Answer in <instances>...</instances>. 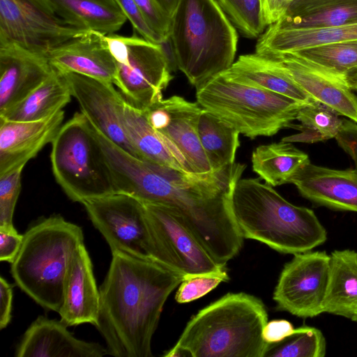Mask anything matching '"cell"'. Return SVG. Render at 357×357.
<instances>
[{
  "label": "cell",
  "mask_w": 357,
  "mask_h": 357,
  "mask_svg": "<svg viewBox=\"0 0 357 357\" xmlns=\"http://www.w3.org/2000/svg\"><path fill=\"white\" fill-rule=\"evenodd\" d=\"M245 167L234 163L218 172L185 173L125 151L118 152L110 164L116 192L174 209L211 255L224 266L238 254L243 243L232 213L231 196Z\"/></svg>",
  "instance_id": "cell-1"
},
{
  "label": "cell",
  "mask_w": 357,
  "mask_h": 357,
  "mask_svg": "<svg viewBox=\"0 0 357 357\" xmlns=\"http://www.w3.org/2000/svg\"><path fill=\"white\" fill-rule=\"evenodd\" d=\"M100 287L96 328L108 354L151 357V340L164 305L183 278L155 261L122 252L112 253Z\"/></svg>",
  "instance_id": "cell-2"
},
{
  "label": "cell",
  "mask_w": 357,
  "mask_h": 357,
  "mask_svg": "<svg viewBox=\"0 0 357 357\" xmlns=\"http://www.w3.org/2000/svg\"><path fill=\"white\" fill-rule=\"evenodd\" d=\"M268 314L250 294L228 293L200 310L188 322L166 357H264L263 329Z\"/></svg>",
  "instance_id": "cell-3"
},
{
  "label": "cell",
  "mask_w": 357,
  "mask_h": 357,
  "mask_svg": "<svg viewBox=\"0 0 357 357\" xmlns=\"http://www.w3.org/2000/svg\"><path fill=\"white\" fill-rule=\"evenodd\" d=\"M234 220L244 238L284 254L312 250L327 239L314 211L295 206L259 178H240L231 196Z\"/></svg>",
  "instance_id": "cell-4"
},
{
  "label": "cell",
  "mask_w": 357,
  "mask_h": 357,
  "mask_svg": "<svg viewBox=\"0 0 357 357\" xmlns=\"http://www.w3.org/2000/svg\"><path fill=\"white\" fill-rule=\"evenodd\" d=\"M235 26L217 0H178L172 17L169 41L174 63L198 86L234 63Z\"/></svg>",
  "instance_id": "cell-5"
},
{
  "label": "cell",
  "mask_w": 357,
  "mask_h": 357,
  "mask_svg": "<svg viewBox=\"0 0 357 357\" xmlns=\"http://www.w3.org/2000/svg\"><path fill=\"white\" fill-rule=\"evenodd\" d=\"M84 243L80 227L60 215L45 218L24 234L10 273L17 285L44 308L59 313L70 258Z\"/></svg>",
  "instance_id": "cell-6"
},
{
  "label": "cell",
  "mask_w": 357,
  "mask_h": 357,
  "mask_svg": "<svg viewBox=\"0 0 357 357\" xmlns=\"http://www.w3.org/2000/svg\"><path fill=\"white\" fill-rule=\"evenodd\" d=\"M197 102L240 134L270 137L291 127L305 104L220 73L196 87Z\"/></svg>",
  "instance_id": "cell-7"
},
{
  "label": "cell",
  "mask_w": 357,
  "mask_h": 357,
  "mask_svg": "<svg viewBox=\"0 0 357 357\" xmlns=\"http://www.w3.org/2000/svg\"><path fill=\"white\" fill-rule=\"evenodd\" d=\"M52 172L73 202H84L116 192L102 150L91 124L76 112L63 124L52 142Z\"/></svg>",
  "instance_id": "cell-8"
},
{
  "label": "cell",
  "mask_w": 357,
  "mask_h": 357,
  "mask_svg": "<svg viewBox=\"0 0 357 357\" xmlns=\"http://www.w3.org/2000/svg\"><path fill=\"white\" fill-rule=\"evenodd\" d=\"M143 204L146 253L150 259L183 280L197 275H218L229 280L225 266L211 255L174 209L162 204Z\"/></svg>",
  "instance_id": "cell-9"
},
{
  "label": "cell",
  "mask_w": 357,
  "mask_h": 357,
  "mask_svg": "<svg viewBox=\"0 0 357 357\" xmlns=\"http://www.w3.org/2000/svg\"><path fill=\"white\" fill-rule=\"evenodd\" d=\"M116 64L114 84L132 106L146 110L162 99L173 79L172 67L162 44L142 36H105Z\"/></svg>",
  "instance_id": "cell-10"
},
{
  "label": "cell",
  "mask_w": 357,
  "mask_h": 357,
  "mask_svg": "<svg viewBox=\"0 0 357 357\" xmlns=\"http://www.w3.org/2000/svg\"><path fill=\"white\" fill-rule=\"evenodd\" d=\"M86 31L61 19L50 0H0V43H13L47 56Z\"/></svg>",
  "instance_id": "cell-11"
},
{
  "label": "cell",
  "mask_w": 357,
  "mask_h": 357,
  "mask_svg": "<svg viewBox=\"0 0 357 357\" xmlns=\"http://www.w3.org/2000/svg\"><path fill=\"white\" fill-rule=\"evenodd\" d=\"M294 255L281 271L273 298L279 310L301 318L317 317L323 313L330 255L312 250Z\"/></svg>",
  "instance_id": "cell-12"
},
{
  "label": "cell",
  "mask_w": 357,
  "mask_h": 357,
  "mask_svg": "<svg viewBox=\"0 0 357 357\" xmlns=\"http://www.w3.org/2000/svg\"><path fill=\"white\" fill-rule=\"evenodd\" d=\"M93 226L101 233L111 252L149 258L144 204L137 199L114 192L82 203Z\"/></svg>",
  "instance_id": "cell-13"
},
{
  "label": "cell",
  "mask_w": 357,
  "mask_h": 357,
  "mask_svg": "<svg viewBox=\"0 0 357 357\" xmlns=\"http://www.w3.org/2000/svg\"><path fill=\"white\" fill-rule=\"evenodd\" d=\"M202 109L197 102L173 96L145 110L152 127L176 146L189 170L196 174L213 172L198 134Z\"/></svg>",
  "instance_id": "cell-14"
},
{
  "label": "cell",
  "mask_w": 357,
  "mask_h": 357,
  "mask_svg": "<svg viewBox=\"0 0 357 357\" xmlns=\"http://www.w3.org/2000/svg\"><path fill=\"white\" fill-rule=\"evenodd\" d=\"M61 73L89 121L109 139L137 157L123 123L126 100L114 84L77 73Z\"/></svg>",
  "instance_id": "cell-15"
},
{
  "label": "cell",
  "mask_w": 357,
  "mask_h": 357,
  "mask_svg": "<svg viewBox=\"0 0 357 357\" xmlns=\"http://www.w3.org/2000/svg\"><path fill=\"white\" fill-rule=\"evenodd\" d=\"M64 116L62 109L37 121L0 119V177L24 168L46 144L52 143Z\"/></svg>",
  "instance_id": "cell-16"
},
{
  "label": "cell",
  "mask_w": 357,
  "mask_h": 357,
  "mask_svg": "<svg viewBox=\"0 0 357 357\" xmlns=\"http://www.w3.org/2000/svg\"><path fill=\"white\" fill-rule=\"evenodd\" d=\"M54 70L46 56L0 43V114L26 98Z\"/></svg>",
  "instance_id": "cell-17"
},
{
  "label": "cell",
  "mask_w": 357,
  "mask_h": 357,
  "mask_svg": "<svg viewBox=\"0 0 357 357\" xmlns=\"http://www.w3.org/2000/svg\"><path fill=\"white\" fill-rule=\"evenodd\" d=\"M266 57L278 62L313 100L357 123V96L349 79L322 70L289 53Z\"/></svg>",
  "instance_id": "cell-18"
},
{
  "label": "cell",
  "mask_w": 357,
  "mask_h": 357,
  "mask_svg": "<svg viewBox=\"0 0 357 357\" xmlns=\"http://www.w3.org/2000/svg\"><path fill=\"white\" fill-rule=\"evenodd\" d=\"M100 290L96 285L93 265L84 243L73 254L63 282V303L59 314L68 326L98 324Z\"/></svg>",
  "instance_id": "cell-19"
},
{
  "label": "cell",
  "mask_w": 357,
  "mask_h": 357,
  "mask_svg": "<svg viewBox=\"0 0 357 357\" xmlns=\"http://www.w3.org/2000/svg\"><path fill=\"white\" fill-rule=\"evenodd\" d=\"M106 35L87 31L52 50L47 56L51 66L60 73H74L114 84L116 61Z\"/></svg>",
  "instance_id": "cell-20"
},
{
  "label": "cell",
  "mask_w": 357,
  "mask_h": 357,
  "mask_svg": "<svg viewBox=\"0 0 357 357\" xmlns=\"http://www.w3.org/2000/svg\"><path fill=\"white\" fill-rule=\"evenodd\" d=\"M61 320L39 316L19 342L16 357H101L107 349L98 343L76 338Z\"/></svg>",
  "instance_id": "cell-21"
},
{
  "label": "cell",
  "mask_w": 357,
  "mask_h": 357,
  "mask_svg": "<svg viewBox=\"0 0 357 357\" xmlns=\"http://www.w3.org/2000/svg\"><path fill=\"white\" fill-rule=\"evenodd\" d=\"M305 199L318 205L357 212V169H335L311 162L291 179Z\"/></svg>",
  "instance_id": "cell-22"
},
{
  "label": "cell",
  "mask_w": 357,
  "mask_h": 357,
  "mask_svg": "<svg viewBox=\"0 0 357 357\" xmlns=\"http://www.w3.org/2000/svg\"><path fill=\"white\" fill-rule=\"evenodd\" d=\"M123 123L137 158L182 172L192 173L176 146L152 127L145 110L126 101Z\"/></svg>",
  "instance_id": "cell-23"
},
{
  "label": "cell",
  "mask_w": 357,
  "mask_h": 357,
  "mask_svg": "<svg viewBox=\"0 0 357 357\" xmlns=\"http://www.w3.org/2000/svg\"><path fill=\"white\" fill-rule=\"evenodd\" d=\"M223 73L234 80L284 96L302 104L313 100L278 62L256 52L239 56Z\"/></svg>",
  "instance_id": "cell-24"
},
{
  "label": "cell",
  "mask_w": 357,
  "mask_h": 357,
  "mask_svg": "<svg viewBox=\"0 0 357 357\" xmlns=\"http://www.w3.org/2000/svg\"><path fill=\"white\" fill-rule=\"evenodd\" d=\"M357 24V0H293L284 15L271 24L280 29Z\"/></svg>",
  "instance_id": "cell-25"
},
{
  "label": "cell",
  "mask_w": 357,
  "mask_h": 357,
  "mask_svg": "<svg viewBox=\"0 0 357 357\" xmlns=\"http://www.w3.org/2000/svg\"><path fill=\"white\" fill-rule=\"evenodd\" d=\"M257 43L262 56L291 53L305 48L357 40V24L314 29H280L269 25Z\"/></svg>",
  "instance_id": "cell-26"
},
{
  "label": "cell",
  "mask_w": 357,
  "mask_h": 357,
  "mask_svg": "<svg viewBox=\"0 0 357 357\" xmlns=\"http://www.w3.org/2000/svg\"><path fill=\"white\" fill-rule=\"evenodd\" d=\"M330 257L323 312L351 319L357 312V252L335 250Z\"/></svg>",
  "instance_id": "cell-27"
},
{
  "label": "cell",
  "mask_w": 357,
  "mask_h": 357,
  "mask_svg": "<svg viewBox=\"0 0 357 357\" xmlns=\"http://www.w3.org/2000/svg\"><path fill=\"white\" fill-rule=\"evenodd\" d=\"M56 13L70 25L105 35L115 33L127 18L114 0H50Z\"/></svg>",
  "instance_id": "cell-28"
},
{
  "label": "cell",
  "mask_w": 357,
  "mask_h": 357,
  "mask_svg": "<svg viewBox=\"0 0 357 357\" xmlns=\"http://www.w3.org/2000/svg\"><path fill=\"white\" fill-rule=\"evenodd\" d=\"M72 93L63 75L55 69L22 100L0 114V119L16 121H37L61 111L71 100Z\"/></svg>",
  "instance_id": "cell-29"
},
{
  "label": "cell",
  "mask_w": 357,
  "mask_h": 357,
  "mask_svg": "<svg viewBox=\"0 0 357 357\" xmlns=\"http://www.w3.org/2000/svg\"><path fill=\"white\" fill-rule=\"evenodd\" d=\"M309 162L307 153L284 141L260 145L252 154L253 171L273 187L291 183L293 177Z\"/></svg>",
  "instance_id": "cell-30"
},
{
  "label": "cell",
  "mask_w": 357,
  "mask_h": 357,
  "mask_svg": "<svg viewBox=\"0 0 357 357\" xmlns=\"http://www.w3.org/2000/svg\"><path fill=\"white\" fill-rule=\"evenodd\" d=\"M197 128L202 146L212 171L218 172L233 165L240 145L239 132L203 108Z\"/></svg>",
  "instance_id": "cell-31"
},
{
  "label": "cell",
  "mask_w": 357,
  "mask_h": 357,
  "mask_svg": "<svg viewBox=\"0 0 357 357\" xmlns=\"http://www.w3.org/2000/svg\"><path fill=\"white\" fill-rule=\"evenodd\" d=\"M333 75L349 78L357 71V40L321 45L289 53Z\"/></svg>",
  "instance_id": "cell-32"
},
{
  "label": "cell",
  "mask_w": 357,
  "mask_h": 357,
  "mask_svg": "<svg viewBox=\"0 0 357 357\" xmlns=\"http://www.w3.org/2000/svg\"><path fill=\"white\" fill-rule=\"evenodd\" d=\"M326 342L322 332L314 327L301 326L283 340L268 344L264 357H324Z\"/></svg>",
  "instance_id": "cell-33"
},
{
  "label": "cell",
  "mask_w": 357,
  "mask_h": 357,
  "mask_svg": "<svg viewBox=\"0 0 357 357\" xmlns=\"http://www.w3.org/2000/svg\"><path fill=\"white\" fill-rule=\"evenodd\" d=\"M296 120L300 125L292 128L310 130L317 134L322 141L335 138L341 130L343 119L326 105L312 100L304 105L298 111Z\"/></svg>",
  "instance_id": "cell-34"
},
{
  "label": "cell",
  "mask_w": 357,
  "mask_h": 357,
  "mask_svg": "<svg viewBox=\"0 0 357 357\" xmlns=\"http://www.w3.org/2000/svg\"><path fill=\"white\" fill-rule=\"evenodd\" d=\"M233 24L246 38L260 36L266 29L261 0H217Z\"/></svg>",
  "instance_id": "cell-35"
},
{
  "label": "cell",
  "mask_w": 357,
  "mask_h": 357,
  "mask_svg": "<svg viewBox=\"0 0 357 357\" xmlns=\"http://www.w3.org/2000/svg\"><path fill=\"white\" fill-rule=\"evenodd\" d=\"M24 168L0 177V229L16 231L13 214L21 191V178Z\"/></svg>",
  "instance_id": "cell-36"
},
{
  "label": "cell",
  "mask_w": 357,
  "mask_h": 357,
  "mask_svg": "<svg viewBox=\"0 0 357 357\" xmlns=\"http://www.w3.org/2000/svg\"><path fill=\"white\" fill-rule=\"evenodd\" d=\"M227 280L218 275H197L185 278L178 285L175 300L178 303L195 301Z\"/></svg>",
  "instance_id": "cell-37"
},
{
  "label": "cell",
  "mask_w": 357,
  "mask_h": 357,
  "mask_svg": "<svg viewBox=\"0 0 357 357\" xmlns=\"http://www.w3.org/2000/svg\"><path fill=\"white\" fill-rule=\"evenodd\" d=\"M114 1L140 36L158 44L168 43L150 27L134 0Z\"/></svg>",
  "instance_id": "cell-38"
},
{
  "label": "cell",
  "mask_w": 357,
  "mask_h": 357,
  "mask_svg": "<svg viewBox=\"0 0 357 357\" xmlns=\"http://www.w3.org/2000/svg\"><path fill=\"white\" fill-rule=\"evenodd\" d=\"M150 27L169 41L172 18L162 9L156 0H134Z\"/></svg>",
  "instance_id": "cell-39"
},
{
  "label": "cell",
  "mask_w": 357,
  "mask_h": 357,
  "mask_svg": "<svg viewBox=\"0 0 357 357\" xmlns=\"http://www.w3.org/2000/svg\"><path fill=\"white\" fill-rule=\"evenodd\" d=\"M335 139L351 158L357 169V123L350 119H343L342 126Z\"/></svg>",
  "instance_id": "cell-40"
},
{
  "label": "cell",
  "mask_w": 357,
  "mask_h": 357,
  "mask_svg": "<svg viewBox=\"0 0 357 357\" xmlns=\"http://www.w3.org/2000/svg\"><path fill=\"white\" fill-rule=\"evenodd\" d=\"M24 234L17 231H8L0 229V260L13 263L23 243Z\"/></svg>",
  "instance_id": "cell-41"
},
{
  "label": "cell",
  "mask_w": 357,
  "mask_h": 357,
  "mask_svg": "<svg viewBox=\"0 0 357 357\" xmlns=\"http://www.w3.org/2000/svg\"><path fill=\"white\" fill-rule=\"evenodd\" d=\"M295 328L285 319H275L267 322L263 329V338L268 344L276 343L291 335Z\"/></svg>",
  "instance_id": "cell-42"
},
{
  "label": "cell",
  "mask_w": 357,
  "mask_h": 357,
  "mask_svg": "<svg viewBox=\"0 0 357 357\" xmlns=\"http://www.w3.org/2000/svg\"><path fill=\"white\" fill-rule=\"evenodd\" d=\"M13 287L2 276L0 277V330L7 327L11 320Z\"/></svg>",
  "instance_id": "cell-43"
},
{
  "label": "cell",
  "mask_w": 357,
  "mask_h": 357,
  "mask_svg": "<svg viewBox=\"0 0 357 357\" xmlns=\"http://www.w3.org/2000/svg\"><path fill=\"white\" fill-rule=\"evenodd\" d=\"M265 24L269 26L277 22L285 13L293 0H261Z\"/></svg>",
  "instance_id": "cell-44"
},
{
  "label": "cell",
  "mask_w": 357,
  "mask_h": 357,
  "mask_svg": "<svg viewBox=\"0 0 357 357\" xmlns=\"http://www.w3.org/2000/svg\"><path fill=\"white\" fill-rule=\"evenodd\" d=\"M178 0H156L158 3L171 18L174 13Z\"/></svg>",
  "instance_id": "cell-45"
},
{
  "label": "cell",
  "mask_w": 357,
  "mask_h": 357,
  "mask_svg": "<svg viewBox=\"0 0 357 357\" xmlns=\"http://www.w3.org/2000/svg\"><path fill=\"white\" fill-rule=\"evenodd\" d=\"M351 319L357 322V312L351 317Z\"/></svg>",
  "instance_id": "cell-46"
},
{
  "label": "cell",
  "mask_w": 357,
  "mask_h": 357,
  "mask_svg": "<svg viewBox=\"0 0 357 357\" xmlns=\"http://www.w3.org/2000/svg\"><path fill=\"white\" fill-rule=\"evenodd\" d=\"M353 86L357 90V73H356V77H355V81L354 82Z\"/></svg>",
  "instance_id": "cell-47"
}]
</instances>
